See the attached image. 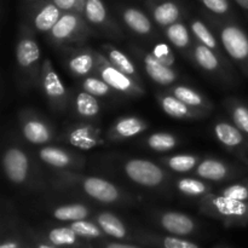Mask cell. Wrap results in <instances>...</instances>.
<instances>
[{
  "label": "cell",
  "mask_w": 248,
  "mask_h": 248,
  "mask_svg": "<svg viewBox=\"0 0 248 248\" xmlns=\"http://www.w3.org/2000/svg\"><path fill=\"white\" fill-rule=\"evenodd\" d=\"M52 217L60 222H77V220L87 219L91 216V208L85 203H63L56 206L52 210Z\"/></svg>",
  "instance_id": "cell-29"
},
{
  "label": "cell",
  "mask_w": 248,
  "mask_h": 248,
  "mask_svg": "<svg viewBox=\"0 0 248 248\" xmlns=\"http://www.w3.org/2000/svg\"><path fill=\"white\" fill-rule=\"evenodd\" d=\"M19 127L24 140L34 145H46L55 137L52 126L36 111L24 109L19 113Z\"/></svg>",
  "instance_id": "cell-12"
},
{
  "label": "cell",
  "mask_w": 248,
  "mask_h": 248,
  "mask_svg": "<svg viewBox=\"0 0 248 248\" xmlns=\"http://www.w3.org/2000/svg\"><path fill=\"white\" fill-rule=\"evenodd\" d=\"M123 21L133 31L142 36H148L153 33V24L149 17L136 7H125L121 12Z\"/></svg>",
  "instance_id": "cell-26"
},
{
  "label": "cell",
  "mask_w": 248,
  "mask_h": 248,
  "mask_svg": "<svg viewBox=\"0 0 248 248\" xmlns=\"http://www.w3.org/2000/svg\"><path fill=\"white\" fill-rule=\"evenodd\" d=\"M81 89L96 97L109 96V94H111V92L114 91V90L97 74L84 78L81 82Z\"/></svg>",
  "instance_id": "cell-39"
},
{
  "label": "cell",
  "mask_w": 248,
  "mask_h": 248,
  "mask_svg": "<svg viewBox=\"0 0 248 248\" xmlns=\"http://www.w3.org/2000/svg\"><path fill=\"white\" fill-rule=\"evenodd\" d=\"M140 240L143 242L153 245L157 248H200L198 244L181 236H162L152 232H140Z\"/></svg>",
  "instance_id": "cell-33"
},
{
  "label": "cell",
  "mask_w": 248,
  "mask_h": 248,
  "mask_svg": "<svg viewBox=\"0 0 248 248\" xmlns=\"http://www.w3.org/2000/svg\"><path fill=\"white\" fill-rule=\"evenodd\" d=\"M199 210L211 218L218 219L225 227H245L248 224V201L229 198L219 191L200 199Z\"/></svg>",
  "instance_id": "cell-3"
},
{
  "label": "cell",
  "mask_w": 248,
  "mask_h": 248,
  "mask_svg": "<svg viewBox=\"0 0 248 248\" xmlns=\"http://www.w3.org/2000/svg\"><path fill=\"white\" fill-rule=\"evenodd\" d=\"M39 86L43 90L48 104L55 111H63L67 108L68 91L56 72L50 58H44Z\"/></svg>",
  "instance_id": "cell-8"
},
{
  "label": "cell",
  "mask_w": 248,
  "mask_h": 248,
  "mask_svg": "<svg viewBox=\"0 0 248 248\" xmlns=\"http://www.w3.org/2000/svg\"><path fill=\"white\" fill-rule=\"evenodd\" d=\"M82 15L85 19L92 26L101 27L104 29L114 28L108 10L102 0H86Z\"/></svg>",
  "instance_id": "cell-27"
},
{
  "label": "cell",
  "mask_w": 248,
  "mask_h": 248,
  "mask_svg": "<svg viewBox=\"0 0 248 248\" xmlns=\"http://www.w3.org/2000/svg\"><path fill=\"white\" fill-rule=\"evenodd\" d=\"M248 170L244 165H232L224 160L216 159V157H206L200 161V164L194 170L196 177L206 182H220L232 181L245 176Z\"/></svg>",
  "instance_id": "cell-11"
},
{
  "label": "cell",
  "mask_w": 248,
  "mask_h": 248,
  "mask_svg": "<svg viewBox=\"0 0 248 248\" xmlns=\"http://www.w3.org/2000/svg\"><path fill=\"white\" fill-rule=\"evenodd\" d=\"M189 56L191 57V61L205 72L211 74H225V61L223 56L203 44L199 41L193 43Z\"/></svg>",
  "instance_id": "cell-17"
},
{
  "label": "cell",
  "mask_w": 248,
  "mask_h": 248,
  "mask_svg": "<svg viewBox=\"0 0 248 248\" xmlns=\"http://www.w3.org/2000/svg\"><path fill=\"white\" fill-rule=\"evenodd\" d=\"M55 188L63 190H73L102 203H125L128 195L123 189L108 179L94 176L79 174L70 170H57L52 177Z\"/></svg>",
  "instance_id": "cell-1"
},
{
  "label": "cell",
  "mask_w": 248,
  "mask_h": 248,
  "mask_svg": "<svg viewBox=\"0 0 248 248\" xmlns=\"http://www.w3.org/2000/svg\"><path fill=\"white\" fill-rule=\"evenodd\" d=\"M133 53L140 58L148 77L160 86H172L178 80V72L173 67L162 64L152 52L138 47H132Z\"/></svg>",
  "instance_id": "cell-13"
},
{
  "label": "cell",
  "mask_w": 248,
  "mask_h": 248,
  "mask_svg": "<svg viewBox=\"0 0 248 248\" xmlns=\"http://www.w3.org/2000/svg\"><path fill=\"white\" fill-rule=\"evenodd\" d=\"M218 142L248 170V138L232 121L218 120L213 126Z\"/></svg>",
  "instance_id": "cell-10"
},
{
  "label": "cell",
  "mask_w": 248,
  "mask_h": 248,
  "mask_svg": "<svg viewBox=\"0 0 248 248\" xmlns=\"http://www.w3.org/2000/svg\"><path fill=\"white\" fill-rule=\"evenodd\" d=\"M235 1H236L237 5H240L242 9L248 11V0H235Z\"/></svg>",
  "instance_id": "cell-46"
},
{
  "label": "cell",
  "mask_w": 248,
  "mask_h": 248,
  "mask_svg": "<svg viewBox=\"0 0 248 248\" xmlns=\"http://www.w3.org/2000/svg\"><path fill=\"white\" fill-rule=\"evenodd\" d=\"M169 92H171L173 96H176L177 98H179L182 102H184V103L188 104L191 108L196 109V110L205 111V113L210 114L215 109L213 103L205 94L199 92L194 87L188 86V85H172V86H170Z\"/></svg>",
  "instance_id": "cell-22"
},
{
  "label": "cell",
  "mask_w": 248,
  "mask_h": 248,
  "mask_svg": "<svg viewBox=\"0 0 248 248\" xmlns=\"http://www.w3.org/2000/svg\"><path fill=\"white\" fill-rule=\"evenodd\" d=\"M153 19L161 27H169L179 22L182 18V9L173 0H160L150 5Z\"/></svg>",
  "instance_id": "cell-23"
},
{
  "label": "cell",
  "mask_w": 248,
  "mask_h": 248,
  "mask_svg": "<svg viewBox=\"0 0 248 248\" xmlns=\"http://www.w3.org/2000/svg\"><path fill=\"white\" fill-rule=\"evenodd\" d=\"M101 52L104 53V56L108 58L109 62L115 65L118 69H120L126 75L135 79L136 81L140 82V74H138L135 63L125 52H123V51L119 50L115 46L110 45V44H103L101 47Z\"/></svg>",
  "instance_id": "cell-24"
},
{
  "label": "cell",
  "mask_w": 248,
  "mask_h": 248,
  "mask_svg": "<svg viewBox=\"0 0 248 248\" xmlns=\"http://www.w3.org/2000/svg\"><path fill=\"white\" fill-rule=\"evenodd\" d=\"M145 144L156 153H167L173 150L179 144L178 137L170 132H154L148 136Z\"/></svg>",
  "instance_id": "cell-37"
},
{
  "label": "cell",
  "mask_w": 248,
  "mask_h": 248,
  "mask_svg": "<svg viewBox=\"0 0 248 248\" xmlns=\"http://www.w3.org/2000/svg\"><path fill=\"white\" fill-rule=\"evenodd\" d=\"M157 101H159L160 107L165 111V114H167L171 118L179 119V120H198V119H202L210 115L205 111L191 108L188 104L177 98L176 96H173L171 92L160 93L157 96Z\"/></svg>",
  "instance_id": "cell-19"
},
{
  "label": "cell",
  "mask_w": 248,
  "mask_h": 248,
  "mask_svg": "<svg viewBox=\"0 0 248 248\" xmlns=\"http://www.w3.org/2000/svg\"><path fill=\"white\" fill-rule=\"evenodd\" d=\"M208 24L216 31L223 48L248 77V34L232 21L207 17Z\"/></svg>",
  "instance_id": "cell-4"
},
{
  "label": "cell",
  "mask_w": 248,
  "mask_h": 248,
  "mask_svg": "<svg viewBox=\"0 0 248 248\" xmlns=\"http://www.w3.org/2000/svg\"><path fill=\"white\" fill-rule=\"evenodd\" d=\"M2 170L12 184L26 186L31 177V160L21 147L9 145L2 154Z\"/></svg>",
  "instance_id": "cell-9"
},
{
  "label": "cell",
  "mask_w": 248,
  "mask_h": 248,
  "mask_svg": "<svg viewBox=\"0 0 248 248\" xmlns=\"http://www.w3.org/2000/svg\"><path fill=\"white\" fill-rule=\"evenodd\" d=\"M165 34H166L167 40L174 48L182 51V52L189 53L193 43H191L190 31L186 24L182 23L181 21L176 22L165 28Z\"/></svg>",
  "instance_id": "cell-32"
},
{
  "label": "cell",
  "mask_w": 248,
  "mask_h": 248,
  "mask_svg": "<svg viewBox=\"0 0 248 248\" xmlns=\"http://www.w3.org/2000/svg\"><path fill=\"white\" fill-rule=\"evenodd\" d=\"M0 248H21V242H19V240L15 239V237H10V239L2 241Z\"/></svg>",
  "instance_id": "cell-43"
},
{
  "label": "cell",
  "mask_w": 248,
  "mask_h": 248,
  "mask_svg": "<svg viewBox=\"0 0 248 248\" xmlns=\"http://www.w3.org/2000/svg\"><path fill=\"white\" fill-rule=\"evenodd\" d=\"M46 240L58 248H82V237H80L69 225L52 228L46 234Z\"/></svg>",
  "instance_id": "cell-28"
},
{
  "label": "cell",
  "mask_w": 248,
  "mask_h": 248,
  "mask_svg": "<svg viewBox=\"0 0 248 248\" xmlns=\"http://www.w3.org/2000/svg\"><path fill=\"white\" fill-rule=\"evenodd\" d=\"M156 222L165 232L174 236H188L198 229V223L193 217L177 211H162L157 213Z\"/></svg>",
  "instance_id": "cell-16"
},
{
  "label": "cell",
  "mask_w": 248,
  "mask_h": 248,
  "mask_svg": "<svg viewBox=\"0 0 248 248\" xmlns=\"http://www.w3.org/2000/svg\"><path fill=\"white\" fill-rule=\"evenodd\" d=\"M67 68L74 77L86 78L96 74L97 51L91 48H79L67 57Z\"/></svg>",
  "instance_id": "cell-21"
},
{
  "label": "cell",
  "mask_w": 248,
  "mask_h": 248,
  "mask_svg": "<svg viewBox=\"0 0 248 248\" xmlns=\"http://www.w3.org/2000/svg\"><path fill=\"white\" fill-rule=\"evenodd\" d=\"M148 128L149 124L142 118L135 115L123 116L113 124L110 130L108 131V138L113 142H120V140L137 137L145 132Z\"/></svg>",
  "instance_id": "cell-20"
},
{
  "label": "cell",
  "mask_w": 248,
  "mask_h": 248,
  "mask_svg": "<svg viewBox=\"0 0 248 248\" xmlns=\"http://www.w3.org/2000/svg\"><path fill=\"white\" fill-rule=\"evenodd\" d=\"M63 12H79L82 14L86 0H51Z\"/></svg>",
  "instance_id": "cell-42"
},
{
  "label": "cell",
  "mask_w": 248,
  "mask_h": 248,
  "mask_svg": "<svg viewBox=\"0 0 248 248\" xmlns=\"http://www.w3.org/2000/svg\"><path fill=\"white\" fill-rule=\"evenodd\" d=\"M224 107L232 123L248 138V104L236 97H228Z\"/></svg>",
  "instance_id": "cell-31"
},
{
  "label": "cell",
  "mask_w": 248,
  "mask_h": 248,
  "mask_svg": "<svg viewBox=\"0 0 248 248\" xmlns=\"http://www.w3.org/2000/svg\"><path fill=\"white\" fill-rule=\"evenodd\" d=\"M152 53L162 63V64L167 65V67H174L176 64V57L172 51L171 46L167 43H157L155 44L153 47Z\"/></svg>",
  "instance_id": "cell-40"
},
{
  "label": "cell",
  "mask_w": 248,
  "mask_h": 248,
  "mask_svg": "<svg viewBox=\"0 0 248 248\" xmlns=\"http://www.w3.org/2000/svg\"><path fill=\"white\" fill-rule=\"evenodd\" d=\"M189 29H190L194 38L196 39V41L203 44L207 47L212 48L216 52L220 53L219 43H218L217 36H216L215 31L211 28L210 24H207L205 21L200 18H193L190 19Z\"/></svg>",
  "instance_id": "cell-35"
},
{
  "label": "cell",
  "mask_w": 248,
  "mask_h": 248,
  "mask_svg": "<svg viewBox=\"0 0 248 248\" xmlns=\"http://www.w3.org/2000/svg\"><path fill=\"white\" fill-rule=\"evenodd\" d=\"M177 189L181 194L188 198H203L207 194L212 193V188L206 181L194 177H183L177 179Z\"/></svg>",
  "instance_id": "cell-36"
},
{
  "label": "cell",
  "mask_w": 248,
  "mask_h": 248,
  "mask_svg": "<svg viewBox=\"0 0 248 248\" xmlns=\"http://www.w3.org/2000/svg\"><path fill=\"white\" fill-rule=\"evenodd\" d=\"M91 34L84 15L79 12H64L50 31V39L58 46L80 44Z\"/></svg>",
  "instance_id": "cell-5"
},
{
  "label": "cell",
  "mask_w": 248,
  "mask_h": 248,
  "mask_svg": "<svg viewBox=\"0 0 248 248\" xmlns=\"http://www.w3.org/2000/svg\"><path fill=\"white\" fill-rule=\"evenodd\" d=\"M96 74L101 77L114 91L131 97H142L144 94V89L140 82L136 81L135 79L111 64L102 52H97Z\"/></svg>",
  "instance_id": "cell-6"
},
{
  "label": "cell",
  "mask_w": 248,
  "mask_h": 248,
  "mask_svg": "<svg viewBox=\"0 0 248 248\" xmlns=\"http://www.w3.org/2000/svg\"><path fill=\"white\" fill-rule=\"evenodd\" d=\"M160 161L171 171L177 173H189L196 169L201 159L200 156L194 154H176L161 157Z\"/></svg>",
  "instance_id": "cell-34"
},
{
  "label": "cell",
  "mask_w": 248,
  "mask_h": 248,
  "mask_svg": "<svg viewBox=\"0 0 248 248\" xmlns=\"http://www.w3.org/2000/svg\"><path fill=\"white\" fill-rule=\"evenodd\" d=\"M97 98L98 97L93 96L84 90L81 92H78L73 101V108H74L75 114L79 118L86 119V120L97 118L101 111V104Z\"/></svg>",
  "instance_id": "cell-30"
},
{
  "label": "cell",
  "mask_w": 248,
  "mask_h": 248,
  "mask_svg": "<svg viewBox=\"0 0 248 248\" xmlns=\"http://www.w3.org/2000/svg\"><path fill=\"white\" fill-rule=\"evenodd\" d=\"M36 248H58L57 246H55V245H52L51 242L48 241H43V240H40V241H36Z\"/></svg>",
  "instance_id": "cell-45"
},
{
  "label": "cell",
  "mask_w": 248,
  "mask_h": 248,
  "mask_svg": "<svg viewBox=\"0 0 248 248\" xmlns=\"http://www.w3.org/2000/svg\"><path fill=\"white\" fill-rule=\"evenodd\" d=\"M94 222L101 227L103 232L108 236L118 240L128 237V230L125 223L116 215L111 212H99L94 216Z\"/></svg>",
  "instance_id": "cell-25"
},
{
  "label": "cell",
  "mask_w": 248,
  "mask_h": 248,
  "mask_svg": "<svg viewBox=\"0 0 248 248\" xmlns=\"http://www.w3.org/2000/svg\"><path fill=\"white\" fill-rule=\"evenodd\" d=\"M16 67L22 82L27 87L39 84L43 62L41 51L35 38V31L31 26L22 24L15 47Z\"/></svg>",
  "instance_id": "cell-2"
},
{
  "label": "cell",
  "mask_w": 248,
  "mask_h": 248,
  "mask_svg": "<svg viewBox=\"0 0 248 248\" xmlns=\"http://www.w3.org/2000/svg\"><path fill=\"white\" fill-rule=\"evenodd\" d=\"M130 181L144 188H157L166 182V171L160 165L145 159H128L123 164Z\"/></svg>",
  "instance_id": "cell-7"
},
{
  "label": "cell",
  "mask_w": 248,
  "mask_h": 248,
  "mask_svg": "<svg viewBox=\"0 0 248 248\" xmlns=\"http://www.w3.org/2000/svg\"><path fill=\"white\" fill-rule=\"evenodd\" d=\"M68 225H69L80 237H82V239L85 240L102 239L104 235L103 230L101 229V227H99L94 220H77V222L69 223Z\"/></svg>",
  "instance_id": "cell-38"
},
{
  "label": "cell",
  "mask_w": 248,
  "mask_h": 248,
  "mask_svg": "<svg viewBox=\"0 0 248 248\" xmlns=\"http://www.w3.org/2000/svg\"><path fill=\"white\" fill-rule=\"evenodd\" d=\"M41 161L55 170H80L84 167L85 160L81 155L60 147L45 145L38 152Z\"/></svg>",
  "instance_id": "cell-15"
},
{
  "label": "cell",
  "mask_w": 248,
  "mask_h": 248,
  "mask_svg": "<svg viewBox=\"0 0 248 248\" xmlns=\"http://www.w3.org/2000/svg\"><path fill=\"white\" fill-rule=\"evenodd\" d=\"M65 142L80 150H90L104 143L102 130L93 124H77L63 135Z\"/></svg>",
  "instance_id": "cell-14"
},
{
  "label": "cell",
  "mask_w": 248,
  "mask_h": 248,
  "mask_svg": "<svg viewBox=\"0 0 248 248\" xmlns=\"http://www.w3.org/2000/svg\"><path fill=\"white\" fill-rule=\"evenodd\" d=\"M63 14L64 12L51 0L36 2L31 11V28L35 31L50 33Z\"/></svg>",
  "instance_id": "cell-18"
},
{
  "label": "cell",
  "mask_w": 248,
  "mask_h": 248,
  "mask_svg": "<svg viewBox=\"0 0 248 248\" xmlns=\"http://www.w3.org/2000/svg\"><path fill=\"white\" fill-rule=\"evenodd\" d=\"M103 248H140L137 246H133L130 244H124V242H108L104 245Z\"/></svg>",
  "instance_id": "cell-44"
},
{
  "label": "cell",
  "mask_w": 248,
  "mask_h": 248,
  "mask_svg": "<svg viewBox=\"0 0 248 248\" xmlns=\"http://www.w3.org/2000/svg\"><path fill=\"white\" fill-rule=\"evenodd\" d=\"M201 4L212 14L224 16L230 12L229 0H200Z\"/></svg>",
  "instance_id": "cell-41"
}]
</instances>
